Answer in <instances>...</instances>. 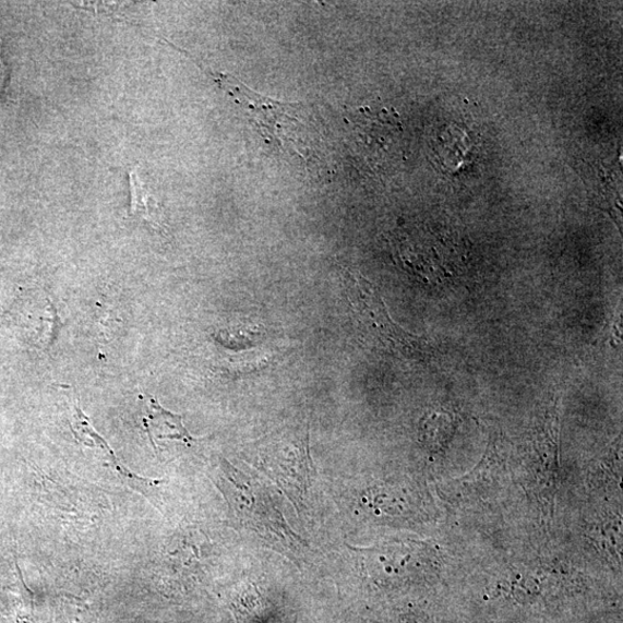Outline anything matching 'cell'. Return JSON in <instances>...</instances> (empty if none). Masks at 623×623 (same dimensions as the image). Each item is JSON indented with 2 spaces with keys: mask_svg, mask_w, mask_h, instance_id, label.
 Here are the masks:
<instances>
[{
  "mask_svg": "<svg viewBox=\"0 0 623 623\" xmlns=\"http://www.w3.org/2000/svg\"><path fill=\"white\" fill-rule=\"evenodd\" d=\"M208 73L218 87L247 111L267 145L277 152L295 154L307 163L316 156L321 136L311 108L261 95L230 74Z\"/></svg>",
  "mask_w": 623,
  "mask_h": 623,
  "instance_id": "obj_1",
  "label": "cell"
},
{
  "mask_svg": "<svg viewBox=\"0 0 623 623\" xmlns=\"http://www.w3.org/2000/svg\"><path fill=\"white\" fill-rule=\"evenodd\" d=\"M348 296L361 327L380 346L412 358L424 359L430 352L427 339L406 332L391 318L383 298L368 279L349 275Z\"/></svg>",
  "mask_w": 623,
  "mask_h": 623,
  "instance_id": "obj_2",
  "label": "cell"
},
{
  "mask_svg": "<svg viewBox=\"0 0 623 623\" xmlns=\"http://www.w3.org/2000/svg\"><path fill=\"white\" fill-rule=\"evenodd\" d=\"M145 399V415L143 419L144 429L149 436L154 451L157 453V442L165 440H175L183 442L188 446H192L197 440L191 435L183 423V417L173 414L158 402L146 395Z\"/></svg>",
  "mask_w": 623,
  "mask_h": 623,
  "instance_id": "obj_3",
  "label": "cell"
},
{
  "mask_svg": "<svg viewBox=\"0 0 623 623\" xmlns=\"http://www.w3.org/2000/svg\"><path fill=\"white\" fill-rule=\"evenodd\" d=\"M72 408L71 428L75 439L88 448H96L103 452L108 464L113 467L119 475H122L129 481V484L139 488L140 492L146 493V487L153 486L154 481L137 477L120 464L109 447L108 442L95 431L82 408H80L75 402Z\"/></svg>",
  "mask_w": 623,
  "mask_h": 623,
  "instance_id": "obj_4",
  "label": "cell"
},
{
  "mask_svg": "<svg viewBox=\"0 0 623 623\" xmlns=\"http://www.w3.org/2000/svg\"><path fill=\"white\" fill-rule=\"evenodd\" d=\"M454 430V419L446 412H433L421 420V439L432 450L444 448L451 441Z\"/></svg>",
  "mask_w": 623,
  "mask_h": 623,
  "instance_id": "obj_5",
  "label": "cell"
},
{
  "mask_svg": "<svg viewBox=\"0 0 623 623\" xmlns=\"http://www.w3.org/2000/svg\"><path fill=\"white\" fill-rule=\"evenodd\" d=\"M130 182L132 192V214L142 216L152 225H157L158 205L156 200L145 188L142 180L139 179L136 172H131Z\"/></svg>",
  "mask_w": 623,
  "mask_h": 623,
  "instance_id": "obj_6",
  "label": "cell"
},
{
  "mask_svg": "<svg viewBox=\"0 0 623 623\" xmlns=\"http://www.w3.org/2000/svg\"><path fill=\"white\" fill-rule=\"evenodd\" d=\"M236 623H265V620L256 611L245 608L235 609Z\"/></svg>",
  "mask_w": 623,
  "mask_h": 623,
  "instance_id": "obj_7",
  "label": "cell"
},
{
  "mask_svg": "<svg viewBox=\"0 0 623 623\" xmlns=\"http://www.w3.org/2000/svg\"><path fill=\"white\" fill-rule=\"evenodd\" d=\"M9 83H10V73L7 68V64L4 63V60L2 59V56H0V96L4 95V93L8 89Z\"/></svg>",
  "mask_w": 623,
  "mask_h": 623,
  "instance_id": "obj_8",
  "label": "cell"
}]
</instances>
